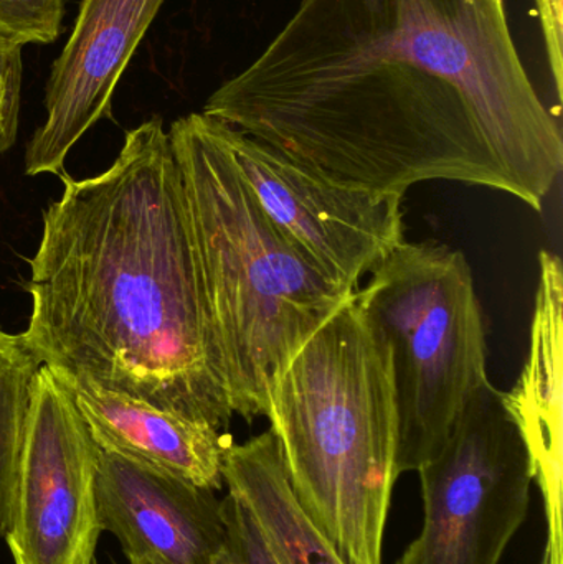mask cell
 I'll use <instances>...</instances> for the list:
<instances>
[{"instance_id":"obj_20","label":"cell","mask_w":563,"mask_h":564,"mask_svg":"<svg viewBox=\"0 0 563 564\" xmlns=\"http://www.w3.org/2000/svg\"><path fill=\"white\" fill-rule=\"evenodd\" d=\"M129 564H139V563H129Z\"/></svg>"},{"instance_id":"obj_2","label":"cell","mask_w":563,"mask_h":564,"mask_svg":"<svg viewBox=\"0 0 563 564\" xmlns=\"http://www.w3.org/2000/svg\"><path fill=\"white\" fill-rule=\"evenodd\" d=\"M62 182L29 263L23 340L63 377L227 431L234 411L162 119L131 129L101 174Z\"/></svg>"},{"instance_id":"obj_6","label":"cell","mask_w":563,"mask_h":564,"mask_svg":"<svg viewBox=\"0 0 563 564\" xmlns=\"http://www.w3.org/2000/svg\"><path fill=\"white\" fill-rule=\"evenodd\" d=\"M423 527L397 564H499L531 503V457L505 404L486 381L443 449L419 470Z\"/></svg>"},{"instance_id":"obj_5","label":"cell","mask_w":563,"mask_h":564,"mask_svg":"<svg viewBox=\"0 0 563 564\" xmlns=\"http://www.w3.org/2000/svg\"><path fill=\"white\" fill-rule=\"evenodd\" d=\"M356 304L392 354L399 476L445 446L473 394L489 381L485 321L465 254L439 241H402Z\"/></svg>"},{"instance_id":"obj_3","label":"cell","mask_w":563,"mask_h":564,"mask_svg":"<svg viewBox=\"0 0 563 564\" xmlns=\"http://www.w3.org/2000/svg\"><path fill=\"white\" fill-rule=\"evenodd\" d=\"M234 414L264 416L268 387L354 294L324 276L264 214L204 112L169 131Z\"/></svg>"},{"instance_id":"obj_9","label":"cell","mask_w":563,"mask_h":564,"mask_svg":"<svg viewBox=\"0 0 563 564\" xmlns=\"http://www.w3.org/2000/svg\"><path fill=\"white\" fill-rule=\"evenodd\" d=\"M164 2L83 0L72 36L53 63L46 119L26 145V175L66 174L73 145L111 115L116 85Z\"/></svg>"},{"instance_id":"obj_12","label":"cell","mask_w":563,"mask_h":564,"mask_svg":"<svg viewBox=\"0 0 563 564\" xmlns=\"http://www.w3.org/2000/svg\"><path fill=\"white\" fill-rule=\"evenodd\" d=\"M562 341L561 258L542 251L528 361L516 387L505 393V404L524 437L532 476L544 494L549 535L562 533Z\"/></svg>"},{"instance_id":"obj_1","label":"cell","mask_w":563,"mask_h":564,"mask_svg":"<svg viewBox=\"0 0 563 564\" xmlns=\"http://www.w3.org/2000/svg\"><path fill=\"white\" fill-rule=\"evenodd\" d=\"M202 112L364 191L462 182L541 212L563 169L506 0H300Z\"/></svg>"},{"instance_id":"obj_11","label":"cell","mask_w":563,"mask_h":564,"mask_svg":"<svg viewBox=\"0 0 563 564\" xmlns=\"http://www.w3.org/2000/svg\"><path fill=\"white\" fill-rule=\"evenodd\" d=\"M53 373L68 391L98 447L204 489H221L225 453L234 444L227 431L102 390L89 381Z\"/></svg>"},{"instance_id":"obj_17","label":"cell","mask_w":563,"mask_h":564,"mask_svg":"<svg viewBox=\"0 0 563 564\" xmlns=\"http://www.w3.org/2000/svg\"><path fill=\"white\" fill-rule=\"evenodd\" d=\"M20 83H22L20 50H0V154H3L17 138Z\"/></svg>"},{"instance_id":"obj_16","label":"cell","mask_w":563,"mask_h":564,"mask_svg":"<svg viewBox=\"0 0 563 564\" xmlns=\"http://www.w3.org/2000/svg\"><path fill=\"white\" fill-rule=\"evenodd\" d=\"M225 540L214 564H281L248 507L228 492L220 500Z\"/></svg>"},{"instance_id":"obj_15","label":"cell","mask_w":563,"mask_h":564,"mask_svg":"<svg viewBox=\"0 0 563 564\" xmlns=\"http://www.w3.org/2000/svg\"><path fill=\"white\" fill-rule=\"evenodd\" d=\"M63 15L65 0H0V50L55 42Z\"/></svg>"},{"instance_id":"obj_18","label":"cell","mask_w":563,"mask_h":564,"mask_svg":"<svg viewBox=\"0 0 563 564\" xmlns=\"http://www.w3.org/2000/svg\"><path fill=\"white\" fill-rule=\"evenodd\" d=\"M559 101L563 96V0H535Z\"/></svg>"},{"instance_id":"obj_19","label":"cell","mask_w":563,"mask_h":564,"mask_svg":"<svg viewBox=\"0 0 563 564\" xmlns=\"http://www.w3.org/2000/svg\"><path fill=\"white\" fill-rule=\"evenodd\" d=\"M563 549H555V546H545L544 556H542L541 564H563Z\"/></svg>"},{"instance_id":"obj_4","label":"cell","mask_w":563,"mask_h":564,"mask_svg":"<svg viewBox=\"0 0 563 564\" xmlns=\"http://www.w3.org/2000/svg\"><path fill=\"white\" fill-rule=\"evenodd\" d=\"M291 489L347 564H383L399 479L389 344L347 299L268 387Z\"/></svg>"},{"instance_id":"obj_14","label":"cell","mask_w":563,"mask_h":564,"mask_svg":"<svg viewBox=\"0 0 563 564\" xmlns=\"http://www.w3.org/2000/svg\"><path fill=\"white\" fill-rule=\"evenodd\" d=\"M40 367L22 334L0 328V535L9 522Z\"/></svg>"},{"instance_id":"obj_10","label":"cell","mask_w":563,"mask_h":564,"mask_svg":"<svg viewBox=\"0 0 563 564\" xmlns=\"http://www.w3.org/2000/svg\"><path fill=\"white\" fill-rule=\"evenodd\" d=\"M95 492L99 525L129 563L214 564L224 545L215 490L98 447Z\"/></svg>"},{"instance_id":"obj_13","label":"cell","mask_w":563,"mask_h":564,"mask_svg":"<svg viewBox=\"0 0 563 564\" xmlns=\"http://www.w3.org/2000/svg\"><path fill=\"white\" fill-rule=\"evenodd\" d=\"M224 484L248 507L281 564H347L297 502L271 430L228 447Z\"/></svg>"},{"instance_id":"obj_8","label":"cell","mask_w":563,"mask_h":564,"mask_svg":"<svg viewBox=\"0 0 563 564\" xmlns=\"http://www.w3.org/2000/svg\"><path fill=\"white\" fill-rule=\"evenodd\" d=\"M98 446L56 375L36 373L6 540L13 564H95Z\"/></svg>"},{"instance_id":"obj_7","label":"cell","mask_w":563,"mask_h":564,"mask_svg":"<svg viewBox=\"0 0 563 564\" xmlns=\"http://www.w3.org/2000/svg\"><path fill=\"white\" fill-rule=\"evenodd\" d=\"M221 135L268 218L349 294H356L360 280L405 241L403 195L337 184L225 122Z\"/></svg>"},{"instance_id":"obj_21","label":"cell","mask_w":563,"mask_h":564,"mask_svg":"<svg viewBox=\"0 0 563 564\" xmlns=\"http://www.w3.org/2000/svg\"><path fill=\"white\" fill-rule=\"evenodd\" d=\"M95 564H98V562H95Z\"/></svg>"}]
</instances>
